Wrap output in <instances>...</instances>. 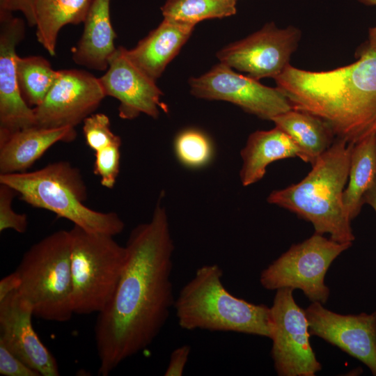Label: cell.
<instances>
[{
    "label": "cell",
    "mask_w": 376,
    "mask_h": 376,
    "mask_svg": "<svg viewBox=\"0 0 376 376\" xmlns=\"http://www.w3.org/2000/svg\"><path fill=\"white\" fill-rule=\"evenodd\" d=\"M352 245L315 233L292 245L265 268L260 273V283L268 290L299 289L311 302L324 304L330 295L324 283L327 272L334 260Z\"/></svg>",
    "instance_id": "8"
},
{
    "label": "cell",
    "mask_w": 376,
    "mask_h": 376,
    "mask_svg": "<svg viewBox=\"0 0 376 376\" xmlns=\"http://www.w3.org/2000/svg\"><path fill=\"white\" fill-rule=\"evenodd\" d=\"M70 230L51 233L33 244L16 269L19 295L31 306L33 315L57 322L74 314Z\"/></svg>",
    "instance_id": "6"
},
{
    "label": "cell",
    "mask_w": 376,
    "mask_h": 376,
    "mask_svg": "<svg viewBox=\"0 0 376 376\" xmlns=\"http://www.w3.org/2000/svg\"><path fill=\"white\" fill-rule=\"evenodd\" d=\"M121 142L111 144L95 152L93 173L100 177L101 185L112 189L120 171Z\"/></svg>",
    "instance_id": "28"
},
{
    "label": "cell",
    "mask_w": 376,
    "mask_h": 376,
    "mask_svg": "<svg viewBox=\"0 0 376 376\" xmlns=\"http://www.w3.org/2000/svg\"><path fill=\"white\" fill-rule=\"evenodd\" d=\"M75 128H43L33 126L0 136V174L26 171L58 142H71Z\"/></svg>",
    "instance_id": "17"
},
{
    "label": "cell",
    "mask_w": 376,
    "mask_h": 376,
    "mask_svg": "<svg viewBox=\"0 0 376 376\" xmlns=\"http://www.w3.org/2000/svg\"><path fill=\"white\" fill-rule=\"evenodd\" d=\"M352 146L336 138L304 178L273 191L267 202L310 222L316 233L328 234L338 242L353 243L352 220L343 203Z\"/></svg>",
    "instance_id": "3"
},
{
    "label": "cell",
    "mask_w": 376,
    "mask_h": 376,
    "mask_svg": "<svg viewBox=\"0 0 376 376\" xmlns=\"http://www.w3.org/2000/svg\"><path fill=\"white\" fill-rule=\"evenodd\" d=\"M25 31L22 19L0 10V136L36 126L34 109L22 98L17 80L16 48Z\"/></svg>",
    "instance_id": "15"
},
{
    "label": "cell",
    "mask_w": 376,
    "mask_h": 376,
    "mask_svg": "<svg viewBox=\"0 0 376 376\" xmlns=\"http://www.w3.org/2000/svg\"><path fill=\"white\" fill-rule=\"evenodd\" d=\"M217 264L198 267L175 299L179 327L187 331L235 332L270 338V307L235 297Z\"/></svg>",
    "instance_id": "4"
},
{
    "label": "cell",
    "mask_w": 376,
    "mask_h": 376,
    "mask_svg": "<svg viewBox=\"0 0 376 376\" xmlns=\"http://www.w3.org/2000/svg\"><path fill=\"white\" fill-rule=\"evenodd\" d=\"M189 85L191 93L197 97L227 101L264 120H272L292 109L288 99L278 87L264 86L222 63L205 74L191 78Z\"/></svg>",
    "instance_id": "10"
},
{
    "label": "cell",
    "mask_w": 376,
    "mask_h": 376,
    "mask_svg": "<svg viewBox=\"0 0 376 376\" xmlns=\"http://www.w3.org/2000/svg\"><path fill=\"white\" fill-rule=\"evenodd\" d=\"M299 156L296 144L279 127L256 131L249 135L241 151V182L244 187L256 183L264 177L272 162Z\"/></svg>",
    "instance_id": "20"
},
{
    "label": "cell",
    "mask_w": 376,
    "mask_h": 376,
    "mask_svg": "<svg viewBox=\"0 0 376 376\" xmlns=\"http://www.w3.org/2000/svg\"><path fill=\"white\" fill-rule=\"evenodd\" d=\"M33 311L17 290L0 301V342L41 376H58L59 368L32 324Z\"/></svg>",
    "instance_id": "16"
},
{
    "label": "cell",
    "mask_w": 376,
    "mask_h": 376,
    "mask_svg": "<svg viewBox=\"0 0 376 376\" xmlns=\"http://www.w3.org/2000/svg\"><path fill=\"white\" fill-rule=\"evenodd\" d=\"M236 0H166L161 10L164 18L196 25L213 18L236 13Z\"/></svg>",
    "instance_id": "25"
},
{
    "label": "cell",
    "mask_w": 376,
    "mask_h": 376,
    "mask_svg": "<svg viewBox=\"0 0 376 376\" xmlns=\"http://www.w3.org/2000/svg\"><path fill=\"white\" fill-rule=\"evenodd\" d=\"M363 201L364 204H368L370 205L376 213V179L373 185L366 193L363 198ZM374 312L376 314V311Z\"/></svg>",
    "instance_id": "35"
},
{
    "label": "cell",
    "mask_w": 376,
    "mask_h": 376,
    "mask_svg": "<svg viewBox=\"0 0 376 376\" xmlns=\"http://www.w3.org/2000/svg\"><path fill=\"white\" fill-rule=\"evenodd\" d=\"M36 0H0V10L21 12L29 26H36L35 5Z\"/></svg>",
    "instance_id": "32"
},
{
    "label": "cell",
    "mask_w": 376,
    "mask_h": 376,
    "mask_svg": "<svg viewBox=\"0 0 376 376\" xmlns=\"http://www.w3.org/2000/svg\"><path fill=\"white\" fill-rule=\"evenodd\" d=\"M195 25L164 18L159 26L132 49H126L130 59L156 81L187 42Z\"/></svg>",
    "instance_id": "18"
},
{
    "label": "cell",
    "mask_w": 376,
    "mask_h": 376,
    "mask_svg": "<svg viewBox=\"0 0 376 376\" xmlns=\"http://www.w3.org/2000/svg\"><path fill=\"white\" fill-rule=\"evenodd\" d=\"M0 375L3 376H41L0 342Z\"/></svg>",
    "instance_id": "30"
},
{
    "label": "cell",
    "mask_w": 376,
    "mask_h": 376,
    "mask_svg": "<svg viewBox=\"0 0 376 376\" xmlns=\"http://www.w3.org/2000/svg\"><path fill=\"white\" fill-rule=\"evenodd\" d=\"M272 121L296 144L299 151V158L311 166L336 139L327 123L302 111L292 109L275 116Z\"/></svg>",
    "instance_id": "21"
},
{
    "label": "cell",
    "mask_w": 376,
    "mask_h": 376,
    "mask_svg": "<svg viewBox=\"0 0 376 376\" xmlns=\"http://www.w3.org/2000/svg\"><path fill=\"white\" fill-rule=\"evenodd\" d=\"M190 353L191 347L189 345H183L173 350L171 353L169 363L164 372V375H182L188 362Z\"/></svg>",
    "instance_id": "31"
},
{
    "label": "cell",
    "mask_w": 376,
    "mask_h": 376,
    "mask_svg": "<svg viewBox=\"0 0 376 376\" xmlns=\"http://www.w3.org/2000/svg\"><path fill=\"white\" fill-rule=\"evenodd\" d=\"M237 1V0H236Z\"/></svg>",
    "instance_id": "36"
},
{
    "label": "cell",
    "mask_w": 376,
    "mask_h": 376,
    "mask_svg": "<svg viewBox=\"0 0 376 376\" xmlns=\"http://www.w3.org/2000/svg\"><path fill=\"white\" fill-rule=\"evenodd\" d=\"M0 183L13 188L29 205L55 213L86 230L116 236L125 224L113 212L87 207L88 190L79 169L58 161L33 171L0 174Z\"/></svg>",
    "instance_id": "5"
},
{
    "label": "cell",
    "mask_w": 376,
    "mask_h": 376,
    "mask_svg": "<svg viewBox=\"0 0 376 376\" xmlns=\"http://www.w3.org/2000/svg\"><path fill=\"white\" fill-rule=\"evenodd\" d=\"M301 38L299 29H279L273 22L248 37L231 43L217 54L220 62L256 79L275 78L290 65Z\"/></svg>",
    "instance_id": "11"
},
{
    "label": "cell",
    "mask_w": 376,
    "mask_h": 376,
    "mask_svg": "<svg viewBox=\"0 0 376 376\" xmlns=\"http://www.w3.org/2000/svg\"><path fill=\"white\" fill-rule=\"evenodd\" d=\"M305 313L311 336H318L358 359L376 376V314L343 315L319 302H311Z\"/></svg>",
    "instance_id": "13"
},
{
    "label": "cell",
    "mask_w": 376,
    "mask_h": 376,
    "mask_svg": "<svg viewBox=\"0 0 376 376\" xmlns=\"http://www.w3.org/2000/svg\"><path fill=\"white\" fill-rule=\"evenodd\" d=\"M19 284V276L16 271L2 278L0 281V301L12 292L18 290Z\"/></svg>",
    "instance_id": "33"
},
{
    "label": "cell",
    "mask_w": 376,
    "mask_h": 376,
    "mask_svg": "<svg viewBox=\"0 0 376 376\" xmlns=\"http://www.w3.org/2000/svg\"><path fill=\"white\" fill-rule=\"evenodd\" d=\"M359 3L366 6H376V0H357ZM357 52H376V26L371 27L368 31V41L360 47Z\"/></svg>",
    "instance_id": "34"
},
{
    "label": "cell",
    "mask_w": 376,
    "mask_h": 376,
    "mask_svg": "<svg viewBox=\"0 0 376 376\" xmlns=\"http://www.w3.org/2000/svg\"><path fill=\"white\" fill-rule=\"evenodd\" d=\"M161 198L150 220L136 226L125 245L127 257L116 292L98 313L95 338L98 373L108 375L148 347L173 308V241Z\"/></svg>",
    "instance_id": "1"
},
{
    "label": "cell",
    "mask_w": 376,
    "mask_h": 376,
    "mask_svg": "<svg viewBox=\"0 0 376 376\" xmlns=\"http://www.w3.org/2000/svg\"><path fill=\"white\" fill-rule=\"evenodd\" d=\"M175 155L185 166L198 168L207 164L212 155V146L203 132L189 129L181 132L174 143Z\"/></svg>",
    "instance_id": "26"
},
{
    "label": "cell",
    "mask_w": 376,
    "mask_h": 376,
    "mask_svg": "<svg viewBox=\"0 0 376 376\" xmlns=\"http://www.w3.org/2000/svg\"><path fill=\"white\" fill-rule=\"evenodd\" d=\"M93 0H36V35L38 42L51 55L61 29L68 24L84 23Z\"/></svg>",
    "instance_id": "22"
},
{
    "label": "cell",
    "mask_w": 376,
    "mask_h": 376,
    "mask_svg": "<svg viewBox=\"0 0 376 376\" xmlns=\"http://www.w3.org/2000/svg\"><path fill=\"white\" fill-rule=\"evenodd\" d=\"M376 179V132L353 144L343 203L351 220L361 212L366 193Z\"/></svg>",
    "instance_id": "23"
},
{
    "label": "cell",
    "mask_w": 376,
    "mask_h": 376,
    "mask_svg": "<svg viewBox=\"0 0 376 376\" xmlns=\"http://www.w3.org/2000/svg\"><path fill=\"white\" fill-rule=\"evenodd\" d=\"M99 79L106 96L118 100V116L122 119L132 120L141 113L157 118L161 111H168L155 80L130 59L122 46L116 48Z\"/></svg>",
    "instance_id": "14"
},
{
    "label": "cell",
    "mask_w": 376,
    "mask_h": 376,
    "mask_svg": "<svg viewBox=\"0 0 376 376\" xmlns=\"http://www.w3.org/2000/svg\"><path fill=\"white\" fill-rule=\"evenodd\" d=\"M105 97L99 77L82 70H60L45 99L33 108L36 126L75 128Z\"/></svg>",
    "instance_id": "12"
},
{
    "label": "cell",
    "mask_w": 376,
    "mask_h": 376,
    "mask_svg": "<svg viewBox=\"0 0 376 376\" xmlns=\"http://www.w3.org/2000/svg\"><path fill=\"white\" fill-rule=\"evenodd\" d=\"M356 56L354 63L328 71L290 64L274 78L292 109L321 118L336 138L352 144L376 132V52Z\"/></svg>",
    "instance_id": "2"
},
{
    "label": "cell",
    "mask_w": 376,
    "mask_h": 376,
    "mask_svg": "<svg viewBox=\"0 0 376 376\" xmlns=\"http://www.w3.org/2000/svg\"><path fill=\"white\" fill-rule=\"evenodd\" d=\"M16 73L22 98L34 108L45 99L58 77V70H54L43 56H17Z\"/></svg>",
    "instance_id": "24"
},
{
    "label": "cell",
    "mask_w": 376,
    "mask_h": 376,
    "mask_svg": "<svg viewBox=\"0 0 376 376\" xmlns=\"http://www.w3.org/2000/svg\"><path fill=\"white\" fill-rule=\"evenodd\" d=\"M70 233L74 314L99 313L116 292L127 260L126 246L113 236L75 225Z\"/></svg>",
    "instance_id": "7"
},
{
    "label": "cell",
    "mask_w": 376,
    "mask_h": 376,
    "mask_svg": "<svg viewBox=\"0 0 376 376\" xmlns=\"http://www.w3.org/2000/svg\"><path fill=\"white\" fill-rule=\"evenodd\" d=\"M293 289L276 290L270 307L271 357L279 376H314L322 370L311 345L308 321Z\"/></svg>",
    "instance_id": "9"
},
{
    "label": "cell",
    "mask_w": 376,
    "mask_h": 376,
    "mask_svg": "<svg viewBox=\"0 0 376 376\" xmlns=\"http://www.w3.org/2000/svg\"><path fill=\"white\" fill-rule=\"evenodd\" d=\"M111 0H93L84 22L80 40L72 49V60L79 65L97 71L107 70L117 47L116 34L110 17Z\"/></svg>",
    "instance_id": "19"
},
{
    "label": "cell",
    "mask_w": 376,
    "mask_h": 376,
    "mask_svg": "<svg viewBox=\"0 0 376 376\" xmlns=\"http://www.w3.org/2000/svg\"><path fill=\"white\" fill-rule=\"evenodd\" d=\"M17 193L10 187L0 183V232L13 229L19 233H24L28 228L26 214L15 212L12 202Z\"/></svg>",
    "instance_id": "29"
},
{
    "label": "cell",
    "mask_w": 376,
    "mask_h": 376,
    "mask_svg": "<svg viewBox=\"0 0 376 376\" xmlns=\"http://www.w3.org/2000/svg\"><path fill=\"white\" fill-rule=\"evenodd\" d=\"M83 134L87 146L94 152L121 142L111 129L109 118L103 113H93L84 120Z\"/></svg>",
    "instance_id": "27"
}]
</instances>
